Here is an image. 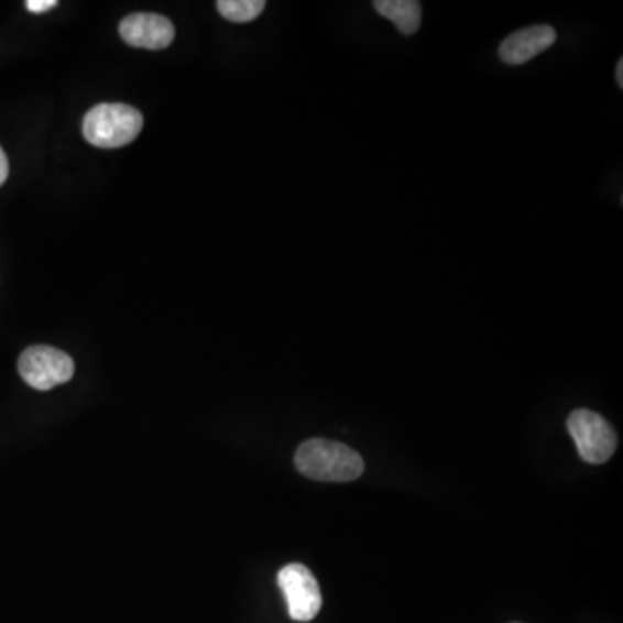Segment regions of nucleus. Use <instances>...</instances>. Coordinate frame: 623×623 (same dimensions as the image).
Wrapping results in <instances>:
<instances>
[{
    "label": "nucleus",
    "mask_w": 623,
    "mask_h": 623,
    "mask_svg": "<svg viewBox=\"0 0 623 623\" xmlns=\"http://www.w3.org/2000/svg\"><path fill=\"white\" fill-rule=\"evenodd\" d=\"M295 466L299 473L317 482H353L364 473L361 453L326 438L304 441L296 450Z\"/></svg>",
    "instance_id": "nucleus-1"
},
{
    "label": "nucleus",
    "mask_w": 623,
    "mask_h": 623,
    "mask_svg": "<svg viewBox=\"0 0 623 623\" xmlns=\"http://www.w3.org/2000/svg\"><path fill=\"white\" fill-rule=\"evenodd\" d=\"M56 0H29L26 2V9L30 13L42 14L47 13L51 9L56 8Z\"/></svg>",
    "instance_id": "nucleus-10"
},
{
    "label": "nucleus",
    "mask_w": 623,
    "mask_h": 623,
    "mask_svg": "<svg viewBox=\"0 0 623 623\" xmlns=\"http://www.w3.org/2000/svg\"><path fill=\"white\" fill-rule=\"evenodd\" d=\"M376 13L397 26L405 37L414 35L422 26V4L417 0H376Z\"/></svg>",
    "instance_id": "nucleus-8"
},
{
    "label": "nucleus",
    "mask_w": 623,
    "mask_h": 623,
    "mask_svg": "<svg viewBox=\"0 0 623 623\" xmlns=\"http://www.w3.org/2000/svg\"><path fill=\"white\" fill-rule=\"evenodd\" d=\"M556 30L549 25L526 26L502 41L499 56L510 66L525 65L538 54L546 53L556 42Z\"/></svg>",
    "instance_id": "nucleus-7"
},
{
    "label": "nucleus",
    "mask_w": 623,
    "mask_h": 623,
    "mask_svg": "<svg viewBox=\"0 0 623 623\" xmlns=\"http://www.w3.org/2000/svg\"><path fill=\"white\" fill-rule=\"evenodd\" d=\"M9 177V162L8 156H6L4 150L0 146V187L4 186L6 181Z\"/></svg>",
    "instance_id": "nucleus-11"
},
{
    "label": "nucleus",
    "mask_w": 623,
    "mask_h": 623,
    "mask_svg": "<svg viewBox=\"0 0 623 623\" xmlns=\"http://www.w3.org/2000/svg\"><path fill=\"white\" fill-rule=\"evenodd\" d=\"M568 431L589 464H603L616 450V434L603 416L589 409H577L568 417Z\"/></svg>",
    "instance_id": "nucleus-4"
},
{
    "label": "nucleus",
    "mask_w": 623,
    "mask_h": 623,
    "mask_svg": "<svg viewBox=\"0 0 623 623\" xmlns=\"http://www.w3.org/2000/svg\"><path fill=\"white\" fill-rule=\"evenodd\" d=\"M219 13L232 23H250L265 9L263 0H219Z\"/></svg>",
    "instance_id": "nucleus-9"
},
{
    "label": "nucleus",
    "mask_w": 623,
    "mask_h": 623,
    "mask_svg": "<svg viewBox=\"0 0 623 623\" xmlns=\"http://www.w3.org/2000/svg\"><path fill=\"white\" fill-rule=\"evenodd\" d=\"M277 583L286 598L287 613L295 622H310L323 608V594L316 577L304 565L292 562L277 575Z\"/></svg>",
    "instance_id": "nucleus-5"
},
{
    "label": "nucleus",
    "mask_w": 623,
    "mask_h": 623,
    "mask_svg": "<svg viewBox=\"0 0 623 623\" xmlns=\"http://www.w3.org/2000/svg\"><path fill=\"white\" fill-rule=\"evenodd\" d=\"M616 84H619L620 87H623V59H620L619 65H616Z\"/></svg>",
    "instance_id": "nucleus-12"
},
{
    "label": "nucleus",
    "mask_w": 623,
    "mask_h": 623,
    "mask_svg": "<svg viewBox=\"0 0 623 623\" xmlns=\"http://www.w3.org/2000/svg\"><path fill=\"white\" fill-rule=\"evenodd\" d=\"M120 35L127 44L141 50H165L174 42L175 29L171 20L153 13L130 14L120 23Z\"/></svg>",
    "instance_id": "nucleus-6"
},
{
    "label": "nucleus",
    "mask_w": 623,
    "mask_h": 623,
    "mask_svg": "<svg viewBox=\"0 0 623 623\" xmlns=\"http://www.w3.org/2000/svg\"><path fill=\"white\" fill-rule=\"evenodd\" d=\"M18 371L26 385L47 392L74 378L75 362L62 350L47 345H35L21 353Z\"/></svg>",
    "instance_id": "nucleus-3"
},
{
    "label": "nucleus",
    "mask_w": 623,
    "mask_h": 623,
    "mask_svg": "<svg viewBox=\"0 0 623 623\" xmlns=\"http://www.w3.org/2000/svg\"><path fill=\"white\" fill-rule=\"evenodd\" d=\"M144 118L141 111L129 105L94 106L84 118V138L89 144L105 150H114L134 142L142 132Z\"/></svg>",
    "instance_id": "nucleus-2"
}]
</instances>
